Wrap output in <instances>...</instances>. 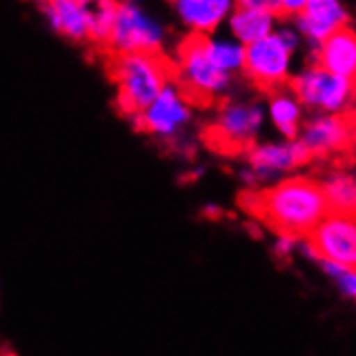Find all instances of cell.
<instances>
[{"label":"cell","mask_w":356,"mask_h":356,"mask_svg":"<svg viewBox=\"0 0 356 356\" xmlns=\"http://www.w3.org/2000/svg\"><path fill=\"white\" fill-rule=\"evenodd\" d=\"M41 3H46V0H41Z\"/></svg>","instance_id":"d4e9b609"},{"label":"cell","mask_w":356,"mask_h":356,"mask_svg":"<svg viewBox=\"0 0 356 356\" xmlns=\"http://www.w3.org/2000/svg\"><path fill=\"white\" fill-rule=\"evenodd\" d=\"M236 3L244 9H261L272 15L281 13V0H236Z\"/></svg>","instance_id":"7402d4cb"},{"label":"cell","mask_w":356,"mask_h":356,"mask_svg":"<svg viewBox=\"0 0 356 356\" xmlns=\"http://www.w3.org/2000/svg\"><path fill=\"white\" fill-rule=\"evenodd\" d=\"M346 24L348 13L339 0H307L298 13V29L313 44H322L328 35Z\"/></svg>","instance_id":"7c38bea8"},{"label":"cell","mask_w":356,"mask_h":356,"mask_svg":"<svg viewBox=\"0 0 356 356\" xmlns=\"http://www.w3.org/2000/svg\"><path fill=\"white\" fill-rule=\"evenodd\" d=\"M320 65L343 78H354L356 74V37L350 29L341 26L328 35L320 44Z\"/></svg>","instance_id":"4fadbf2b"},{"label":"cell","mask_w":356,"mask_h":356,"mask_svg":"<svg viewBox=\"0 0 356 356\" xmlns=\"http://www.w3.org/2000/svg\"><path fill=\"white\" fill-rule=\"evenodd\" d=\"M352 80L330 74L322 65L305 70L294 78L296 99L311 108H324L328 113H341L352 97Z\"/></svg>","instance_id":"52a82bcc"},{"label":"cell","mask_w":356,"mask_h":356,"mask_svg":"<svg viewBox=\"0 0 356 356\" xmlns=\"http://www.w3.org/2000/svg\"><path fill=\"white\" fill-rule=\"evenodd\" d=\"M164 31L134 3L117 5L108 44L117 54H158Z\"/></svg>","instance_id":"5b68a950"},{"label":"cell","mask_w":356,"mask_h":356,"mask_svg":"<svg viewBox=\"0 0 356 356\" xmlns=\"http://www.w3.org/2000/svg\"><path fill=\"white\" fill-rule=\"evenodd\" d=\"M264 121V111L259 106L229 104L222 108L218 123L205 132V143L216 152L236 154L246 149L257 136Z\"/></svg>","instance_id":"8992f818"},{"label":"cell","mask_w":356,"mask_h":356,"mask_svg":"<svg viewBox=\"0 0 356 356\" xmlns=\"http://www.w3.org/2000/svg\"><path fill=\"white\" fill-rule=\"evenodd\" d=\"M244 50L246 46L240 41H209L205 39V54L214 65L225 72L232 74L244 67Z\"/></svg>","instance_id":"ffe728a7"},{"label":"cell","mask_w":356,"mask_h":356,"mask_svg":"<svg viewBox=\"0 0 356 356\" xmlns=\"http://www.w3.org/2000/svg\"><path fill=\"white\" fill-rule=\"evenodd\" d=\"M240 203L246 212L264 220L277 234L296 238L309 236L313 227L328 214L322 186L302 177L285 179L264 193H244Z\"/></svg>","instance_id":"6da1fadb"},{"label":"cell","mask_w":356,"mask_h":356,"mask_svg":"<svg viewBox=\"0 0 356 356\" xmlns=\"http://www.w3.org/2000/svg\"><path fill=\"white\" fill-rule=\"evenodd\" d=\"M296 236H289V234H279V240H277V255L279 257H289L291 253H294V248H296Z\"/></svg>","instance_id":"603a6c76"},{"label":"cell","mask_w":356,"mask_h":356,"mask_svg":"<svg viewBox=\"0 0 356 356\" xmlns=\"http://www.w3.org/2000/svg\"><path fill=\"white\" fill-rule=\"evenodd\" d=\"M313 158V154L307 149L302 140H291L283 145H259L250 152V171L255 173L257 179L275 177L277 173L291 171L296 166L307 164Z\"/></svg>","instance_id":"8fae6325"},{"label":"cell","mask_w":356,"mask_h":356,"mask_svg":"<svg viewBox=\"0 0 356 356\" xmlns=\"http://www.w3.org/2000/svg\"><path fill=\"white\" fill-rule=\"evenodd\" d=\"M307 0H281V15H294L300 13Z\"/></svg>","instance_id":"cb8c5ba5"},{"label":"cell","mask_w":356,"mask_h":356,"mask_svg":"<svg viewBox=\"0 0 356 356\" xmlns=\"http://www.w3.org/2000/svg\"><path fill=\"white\" fill-rule=\"evenodd\" d=\"M54 31L72 37L76 41L89 39V26L85 11L80 9L78 0H46L44 7Z\"/></svg>","instance_id":"9a60e30c"},{"label":"cell","mask_w":356,"mask_h":356,"mask_svg":"<svg viewBox=\"0 0 356 356\" xmlns=\"http://www.w3.org/2000/svg\"><path fill=\"white\" fill-rule=\"evenodd\" d=\"M272 26H275V15L268 11H261V9L240 7L232 15V33L244 46L253 44V41L272 33Z\"/></svg>","instance_id":"2e32d148"},{"label":"cell","mask_w":356,"mask_h":356,"mask_svg":"<svg viewBox=\"0 0 356 356\" xmlns=\"http://www.w3.org/2000/svg\"><path fill=\"white\" fill-rule=\"evenodd\" d=\"M298 46V35L289 29L268 33L244 50L246 76L261 89H277L287 76L291 52Z\"/></svg>","instance_id":"3957f363"},{"label":"cell","mask_w":356,"mask_h":356,"mask_svg":"<svg viewBox=\"0 0 356 356\" xmlns=\"http://www.w3.org/2000/svg\"><path fill=\"white\" fill-rule=\"evenodd\" d=\"M78 5L87 17L89 39L97 41V44H108L111 29L117 13L115 0H78Z\"/></svg>","instance_id":"e0dca14e"},{"label":"cell","mask_w":356,"mask_h":356,"mask_svg":"<svg viewBox=\"0 0 356 356\" xmlns=\"http://www.w3.org/2000/svg\"><path fill=\"white\" fill-rule=\"evenodd\" d=\"M334 281H337L339 289L343 291V296H348V298L356 296V272H354V268H343L339 275L334 277Z\"/></svg>","instance_id":"44dd1931"},{"label":"cell","mask_w":356,"mask_h":356,"mask_svg":"<svg viewBox=\"0 0 356 356\" xmlns=\"http://www.w3.org/2000/svg\"><path fill=\"white\" fill-rule=\"evenodd\" d=\"M311 244L320 259H330L341 266L354 268L356 264V222L352 214L328 212L313 227ZM318 259V261H320Z\"/></svg>","instance_id":"ba28073f"},{"label":"cell","mask_w":356,"mask_h":356,"mask_svg":"<svg viewBox=\"0 0 356 356\" xmlns=\"http://www.w3.org/2000/svg\"><path fill=\"white\" fill-rule=\"evenodd\" d=\"M111 76L119 85L117 104L125 115L143 113L173 76V67L158 54H117Z\"/></svg>","instance_id":"7a4b0ae2"},{"label":"cell","mask_w":356,"mask_h":356,"mask_svg":"<svg viewBox=\"0 0 356 356\" xmlns=\"http://www.w3.org/2000/svg\"><path fill=\"white\" fill-rule=\"evenodd\" d=\"M181 89L186 102H195L205 106L218 93H222L229 85V74L220 72L205 54V37L203 33L191 35L181 48Z\"/></svg>","instance_id":"277c9868"},{"label":"cell","mask_w":356,"mask_h":356,"mask_svg":"<svg viewBox=\"0 0 356 356\" xmlns=\"http://www.w3.org/2000/svg\"><path fill=\"white\" fill-rule=\"evenodd\" d=\"M270 117L285 138H296L300 130V102L287 93L272 95Z\"/></svg>","instance_id":"d6986e66"},{"label":"cell","mask_w":356,"mask_h":356,"mask_svg":"<svg viewBox=\"0 0 356 356\" xmlns=\"http://www.w3.org/2000/svg\"><path fill=\"white\" fill-rule=\"evenodd\" d=\"M232 5L234 0H175L181 22L197 33L214 31L232 11Z\"/></svg>","instance_id":"5bb4252c"},{"label":"cell","mask_w":356,"mask_h":356,"mask_svg":"<svg viewBox=\"0 0 356 356\" xmlns=\"http://www.w3.org/2000/svg\"><path fill=\"white\" fill-rule=\"evenodd\" d=\"M322 193L328 205V212L354 214L356 207V184L348 173H337L322 184Z\"/></svg>","instance_id":"ac0fdd59"},{"label":"cell","mask_w":356,"mask_h":356,"mask_svg":"<svg viewBox=\"0 0 356 356\" xmlns=\"http://www.w3.org/2000/svg\"><path fill=\"white\" fill-rule=\"evenodd\" d=\"M352 117L343 113H330L326 117L311 121L302 132V143L313 156L348 152L352 147Z\"/></svg>","instance_id":"30bf717a"},{"label":"cell","mask_w":356,"mask_h":356,"mask_svg":"<svg viewBox=\"0 0 356 356\" xmlns=\"http://www.w3.org/2000/svg\"><path fill=\"white\" fill-rule=\"evenodd\" d=\"M132 119L138 130L158 136H173L191 119V108H188L184 95L166 82L160 93L149 102V106L143 113H134Z\"/></svg>","instance_id":"9c48e42d"}]
</instances>
